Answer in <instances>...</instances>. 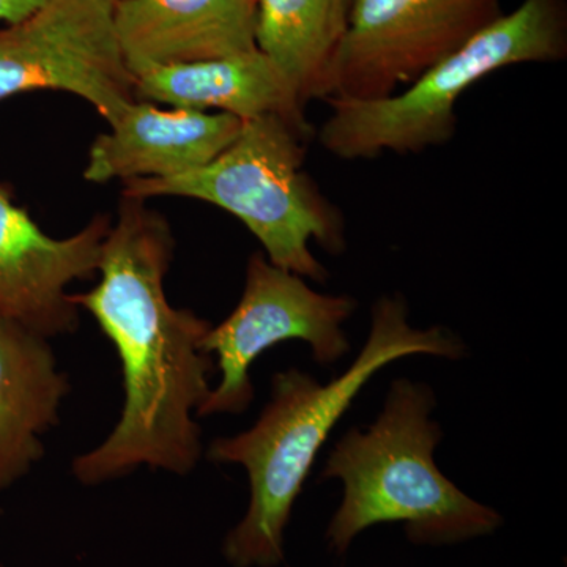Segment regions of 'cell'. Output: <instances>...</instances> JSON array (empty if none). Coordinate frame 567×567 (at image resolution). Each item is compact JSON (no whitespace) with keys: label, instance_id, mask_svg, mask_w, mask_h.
Listing matches in <instances>:
<instances>
[{"label":"cell","instance_id":"8fae6325","mask_svg":"<svg viewBox=\"0 0 567 567\" xmlns=\"http://www.w3.org/2000/svg\"><path fill=\"white\" fill-rule=\"evenodd\" d=\"M257 0H115L114 25L133 76L256 50Z\"/></svg>","mask_w":567,"mask_h":567},{"label":"cell","instance_id":"9a60e30c","mask_svg":"<svg viewBox=\"0 0 567 567\" xmlns=\"http://www.w3.org/2000/svg\"><path fill=\"white\" fill-rule=\"evenodd\" d=\"M48 2L50 0H0V22L14 24Z\"/></svg>","mask_w":567,"mask_h":567},{"label":"cell","instance_id":"6da1fadb","mask_svg":"<svg viewBox=\"0 0 567 567\" xmlns=\"http://www.w3.org/2000/svg\"><path fill=\"white\" fill-rule=\"evenodd\" d=\"M174 256L169 223L147 200L122 196L100 260V282L71 301L95 317L118 358L125 388L111 435L74 458L73 473L96 486L140 468L188 475L203 456L194 421L208 393L212 354L203 341L212 324L171 306L164 278Z\"/></svg>","mask_w":567,"mask_h":567},{"label":"cell","instance_id":"2e32d148","mask_svg":"<svg viewBox=\"0 0 567 567\" xmlns=\"http://www.w3.org/2000/svg\"><path fill=\"white\" fill-rule=\"evenodd\" d=\"M342 6H344V9L347 10V14H349L350 3H352V0H341Z\"/></svg>","mask_w":567,"mask_h":567},{"label":"cell","instance_id":"5bb4252c","mask_svg":"<svg viewBox=\"0 0 567 567\" xmlns=\"http://www.w3.org/2000/svg\"><path fill=\"white\" fill-rule=\"evenodd\" d=\"M346 24L341 0H257L256 48L306 106L333 95L331 71Z\"/></svg>","mask_w":567,"mask_h":567},{"label":"cell","instance_id":"5b68a950","mask_svg":"<svg viewBox=\"0 0 567 567\" xmlns=\"http://www.w3.org/2000/svg\"><path fill=\"white\" fill-rule=\"evenodd\" d=\"M566 55V0H524L394 95L323 100L331 112L317 137L324 151L349 162L445 145L456 133L457 100L477 81L506 66Z\"/></svg>","mask_w":567,"mask_h":567},{"label":"cell","instance_id":"277c9868","mask_svg":"<svg viewBox=\"0 0 567 567\" xmlns=\"http://www.w3.org/2000/svg\"><path fill=\"white\" fill-rule=\"evenodd\" d=\"M312 136L278 115L251 118L212 163L177 177L123 182L122 196L189 197L216 205L251 230L276 267L324 282L328 271L309 244L315 240L330 254L344 251V221L301 171Z\"/></svg>","mask_w":567,"mask_h":567},{"label":"cell","instance_id":"4fadbf2b","mask_svg":"<svg viewBox=\"0 0 567 567\" xmlns=\"http://www.w3.org/2000/svg\"><path fill=\"white\" fill-rule=\"evenodd\" d=\"M69 391L48 338L0 319V491L43 457L41 436L58 424Z\"/></svg>","mask_w":567,"mask_h":567},{"label":"cell","instance_id":"3957f363","mask_svg":"<svg viewBox=\"0 0 567 567\" xmlns=\"http://www.w3.org/2000/svg\"><path fill=\"white\" fill-rule=\"evenodd\" d=\"M435 406L431 386L394 380L375 423L352 427L336 443L320 473L344 487L327 528L336 555L380 524L404 525L416 546H451L502 527L498 511L466 495L436 465L443 432L431 417Z\"/></svg>","mask_w":567,"mask_h":567},{"label":"cell","instance_id":"7c38bea8","mask_svg":"<svg viewBox=\"0 0 567 567\" xmlns=\"http://www.w3.org/2000/svg\"><path fill=\"white\" fill-rule=\"evenodd\" d=\"M134 96L181 110L224 112L244 122L278 115L315 133L289 81L257 48L212 61L152 66L134 76Z\"/></svg>","mask_w":567,"mask_h":567},{"label":"cell","instance_id":"ba28073f","mask_svg":"<svg viewBox=\"0 0 567 567\" xmlns=\"http://www.w3.org/2000/svg\"><path fill=\"white\" fill-rule=\"evenodd\" d=\"M503 13V0H352L331 96L394 95Z\"/></svg>","mask_w":567,"mask_h":567},{"label":"cell","instance_id":"9c48e42d","mask_svg":"<svg viewBox=\"0 0 567 567\" xmlns=\"http://www.w3.org/2000/svg\"><path fill=\"white\" fill-rule=\"evenodd\" d=\"M110 229L111 216L99 215L80 233L52 238L0 182V319L48 339L73 331L80 308L66 287L99 274Z\"/></svg>","mask_w":567,"mask_h":567},{"label":"cell","instance_id":"e0dca14e","mask_svg":"<svg viewBox=\"0 0 567 567\" xmlns=\"http://www.w3.org/2000/svg\"><path fill=\"white\" fill-rule=\"evenodd\" d=\"M0 567H2V566H0Z\"/></svg>","mask_w":567,"mask_h":567},{"label":"cell","instance_id":"52a82bcc","mask_svg":"<svg viewBox=\"0 0 567 567\" xmlns=\"http://www.w3.org/2000/svg\"><path fill=\"white\" fill-rule=\"evenodd\" d=\"M115 0H50L0 28V102L20 93L80 96L107 123L136 100L114 25Z\"/></svg>","mask_w":567,"mask_h":567},{"label":"cell","instance_id":"30bf717a","mask_svg":"<svg viewBox=\"0 0 567 567\" xmlns=\"http://www.w3.org/2000/svg\"><path fill=\"white\" fill-rule=\"evenodd\" d=\"M111 132L89 151L84 178L92 183L177 177L212 163L240 133L244 121L224 112L162 110L134 100Z\"/></svg>","mask_w":567,"mask_h":567},{"label":"cell","instance_id":"8992f818","mask_svg":"<svg viewBox=\"0 0 567 567\" xmlns=\"http://www.w3.org/2000/svg\"><path fill=\"white\" fill-rule=\"evenodd\" d=\"M357 301L349 295L320 293L301 276L252 254L245 289L233 312L205 334V353L218 358L221 382L208 393L197 416L240 415L254 399L249 369L260 354L282 342L311 347L317 363L328 365L350 352L344 323Z\"/></svg>","mask_w":567,"mask_h":567},{"label":"cell","instance_id":"7a4b0ae2","mask_svg":"<svg viewBox=\"0 0 567 567\" xmlns=\"http://www.w3.org/2000/svg\"><path fill=\"white\" fill-rule=\"evenodd\" d=\"M465 352L464 342L446 328L413 327L409 305L395 293L372 306L368 339L341 375L320 383L300 369L278 372L270 402L252 427L213 440L208 447L210 461L244 466L251 488L248 511L224 539L226 561L233 567L281 565L287 525L316 458L372 377L413 354L461 360Z\"/></svg>","mask_w":567,"mask_h":567}]
</instances>
